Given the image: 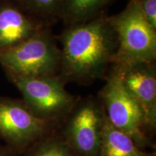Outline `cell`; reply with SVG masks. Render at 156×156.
I'll return each instance as SVG.
<instances>
[{"label":"cell","instance_id":"cell-1","mask_svg":"<svg viewBox=\"0 0 156 156\" xmlns=\"http://www.w3.org/2000/svg\"><path fill=\"white\" fill-rule=\"evenodd\" d=\"M60 67L64 84H87L106 75L117 48L116 33L108 16L101 14L86 22L66 26L59 36Z\"/></svg>","mask_w":156,"mask_h":156},{"label":"cell","instance_id":"cell-2","mask_svg":"<svg viewBox=\"0 0 156 156\" xmlns=\"http://www.w3.org/2000/svg\"><path fill=\"white\" fill-rule=\"evenodd\" d=\"M108 20L117 38L113 64L155 62L156 30L146 20L137 0H130L121 12Z\"/></svg>","mask_w":156,"mask_h":156},{"label":"cell","instance_id":"cell-3","mask_svg":"<svg viewBox=\"0 0 156 156\" xmlns=\"http://www.w3.org/2000/svg\"><path fill=\"white\" fill-rule=\"evenodd\" d=\"M0 64L6 73L25 76L58 75L60 48L49 28L15 47L0 51Z\"/></svg>","mask_w":156,"mask_h":156},{"label":"cell","instance_id":"cell-4","mask_svg":"<svg viewBox=\"0 0 156 156\" xmlns=\"http://www.w3.org/2000/svg\"><path fill=\"white\" fill-rule=\"evenodd\" d=\"M6 74L22 94L25 105L46 122L53 123L66 117L77 101L67 92L58 75L25 77Z\"/></svg>","mask_w":156,"mask_h":156},{"label":"cell","instance_id":"cell-5","mask_svg":"<svg viewBox=\"0 0 156 156\" xmlns=\"http://www.w3.org/2000/svg\"><path fill=\"white\" fill-rule=\"evenodd\" d=\"M98 98L106 119L114 127L129 136L140 147L147 145V137L144 131L147 128L145 114L124 86L113 65Z\"/></svg>","mask_w":156,"mask_h":156},{"label":"cell","instance_id":"cell-6","mask_svg":"<svg viewBox=\"0 0 156 156\" xmlns=\"http://www.w3.org/2000/svg\"><path fill=\"white\" fill-rule=\"evenodd\" d=\"M66 117L62 140L75 156H98L105 119L98 98L77 101Z\"/></svg>","mask_w":156,"mask_h":156},{"label":"cell","instance_id":"cell-7","mask_svg":"<svg viewBox=\"0 0 156 156\" xmlns=\"http://www.w3.org/2000/svg\"><path fill=\"white\" fill-rule=\"evenodd\" d=\"M52 123L37 117L23 101L0 97V136L19 147L43 138Z\"/></svg>","mask_w":156,"mask_h":156},{"label":"cell","instance_id":"cell-8","mask_svg":"<svg viewBox=\"0 0 156 156\" xmlns=\"http://www.w3.org/2000/svg\"><path fill=\"white\" fill-rule=\"evenodd\" d=\"M121 81L145 114L147 128L156 126V66L155 62L113 64Z\"/></svg>","mask_w":156,"mask_h":156},{"label":"cell","instance_id":"cell-9","mask_svg":"<svg viewBox=\"0 0 156 156\" xmlns=\"http://www.w3.org/2000/svg\"><path fill=\"white\" fill-rule=\"evenodd\" d=\"M49 26L12 0H0V51L15 47Z\"/></svg>","mask_w":156,"mask_h":156},{"label":"cell","instance_id":"cell-10","mask_svg":"<svg viewBox=\"0 0 156 156\" xmlns=\"http://www.w3.org/2000/svg\"><path fill=\"white\" fill-rule=\"evenodd\" d=\"M98 156H153V154L142 151L129 136L114 127L105 116Z\"/></svg>","mask_w":156,"mask_h":156},{"label":"cell","instance_id":"cell-11","mask_svg":"<svg viewBox=\"0 0 156 156\" xmlns=\"http://www.w3.org/2000/svg\"><path fill=\"white\" fill-rule=\"evenodd\" d=\"M112 0H62L59 20L66 26L86 22L103 13Z\"/></svg>","mask_w":156,"mask_h":156},{"label":"cell","instance_id":"cell-12","mask_svg":"<svg viewBox=\"0 0 156 156\" xmlns=\"http://www.w3.org/2000/svg\"><path fill=\"white\" fill-rule=\"evenodd\" d=\"M23 9L48 25L59 19L62 0H12Z\"/></svg>","mask_w":156,"mask_h":156},{"label":"cell","instance_id":"cell-13","mask_svg":"<svg viewBox=\"0 0 156 156\" xmlns=\"http://www.w3.org/2000/svg\"><path fill=\"white\" fill-rule=\"evenodd\" d=\"M30 156H75L62 139L51 138L43 140Z\"/></svg>","mask_w":156,"mask_h":156},{"label":"cell","instance_id":"cell-14","mask_svg":"<svg viewBox=\"0 0 156 156\" xmlns=\"http://www.w3.org/2000/svg\"><path fill=\"white\" fill-rule=\"evenodd\" d=\"M146 20L156 30V0H137Z\"/></svg>","mask_w":156,"mask_h":156},{"label":"cell","instance_id":"cell-15","mask_svg":"<svg viewBox=\"0 0 156 156\" xmlns=\"http://www.w3.org/2000/svg\"><path fill=\"white\" fill-rule=\"evenodd\" d=\"M0 156H2V155H0Z\"/></svg>","mask_w":156,"mask_h":156}]
</instances>
